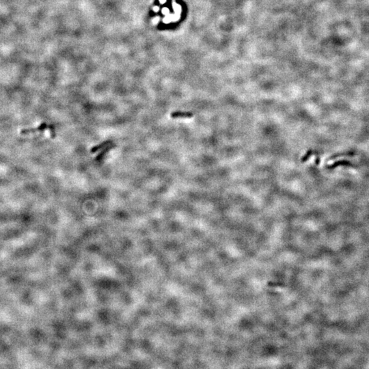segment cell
I'll return each instance as SVG.
<instances>
[{
  "label": "cell",
  "mask_w": 369,
  "mask_h": 369,
  "mask_svg": "<svg viewBox=\"0 0 369 369\" xmlns=\"http://www.w3.org/2000/svg\"><path fill=\"white\" fill-rule=\"evenodd\" d=\"M314 153V151L312 149H310L307 151V153L303 155V157L302 158V162H306L309 159V158L312 156Z\"/></svg>",
  "instance_id": "52a82bcc"
},
{
  "label": "cell",
  "mask_w": 369,
  "mask_h": 369,
  "mask_svg": "<svg viewBox=\"0 0 369 369\" xmlns=\"http://www.w3.org/2000/svg\"><path fill=\"white\" fill-rule=\"evenodd\" d=\"M111 143H112V142H111V141H106V142H103V143L100 144H99V145L96 146H95V147L92 148H91V150H90V152H91L92 153H96V152H97V151H100V150H101V149H102V148H105V147H106V146H108L109 144H111Z\"/></svg>",
  "instance_id": "277c9868"
},
{
  "label": "cell",
  "mask_w": 369,
  "mask_h": 369,
  "mask_svg": "<svg viewBox=\"0 0 369 369\" xmlns=\"http://www.w3.org/2000/svg\"><path fill=\"white\" fill-rule=\"evenodd\" d=\"M47 128H49V126L47 125V123L43 122V124H41L39 126V127H38L37 128L23 129V130L21 131V134H33V133H36V132H38V131H43L44 130H45V129H47Z\"/></svg>",
  "instance_id": "6da1fadb"
},
{
  "label": "cell",
  "mask_w": 369,
  "mask_h": 369,
  "mask_svg": "<svg viewBox=\"0 0 369 369\" xmlns=\"http://www.w3.org/2000/svg\"><path fill=\"white\" fill-rule=\"evenodd\" d=\"M49 129L50 133H51V137L52 138H56V131H55V129H54L53 126L51 125H49Z\"/></svg>",
  "instance_id": "ba28073f"
},
{
  "label": "cell",
  "mask_w": 369,
  "mask_h": 369,
  "mask_svg": "<svg viewBox=\"0 0 369 369\" xmlns=\"http://www.w3.org/2000/svg\"><path fill=\"white\" fill-rule=\"evenodd\" d=\"M171 117L172 118H192L193 116V113L189 112H181L176 111L174 112L171 114Z\"/></svg>",
  "instance_id": "7a4b0ae2"
},
{
  "label": "cell",
  "mask_w": 369,
  "mask_h": 369,
  "mask_svg": "<svg viewBox=\"0 0 369 369\" xmlns=\"http://www.w3.org/2000/svg\"><path fill=\"white\" fill-rule=\"evenodd\" d=\"M353 155H354V153H353V152H347V153H338V154L332 155V156H331V157H329L328 159V161L333 160V159H334L338 158V157H352Z\"/></svg>",
  "instance_id": "5b68a950"
},
{
  "label": "cell",
  "mask_w": 369,
  "mask_h": 369,
  "mask_svg": "<svg viewBox=\"0 0 369 369\" xmlns=\"http://www.w3.org/2000/svg\"><path fill=\"white\" fill-rule=\"evenodd\" d=\"M339 166H354V164H352L349 161L347 160H340L338 161H336L334 163L327 166L328 169H334V168L338 167Z\"/></svg>",
  "instance_id": "3957f363"
},
{
  "label": "cell",
  "mask_w": 369,
  "mask_h": 369,
  "mask_svg": "<svg viewBox=\"0 0 369 369\" xmlns=\"http://www.w3.org/2000/svg\"><path fill=\"white\" fill-rule=\"evenodd\" d=\"M114 146H112H112H107V148H105L104 150H103V151H101V153H100V154L98 155V156H97V157L96 158V160H97V161L101 160V159L103 158V157L104 156V155H105L106 153H108V152H109V151L110 149H111V148H114Z\"/></svg>",
  "instance_id": "8992f818"
},
{
  "label": "cell",
  "mask_w": 369,
  "mask_h": 369,
  "mask_svg": "<svg viewBox=\"0 0 369 369\" xmlns=\"http://www.w3.org/2000/svg\"><path fill=\"white\" fill-rule=\"evenodd\" d=\"M316 161V164H317V165H318V164H319V161H320V159H319V157H317V158H316V161Z\"/></svg>",
  "instance_id": "9c48e42d"
}]
</instances>
